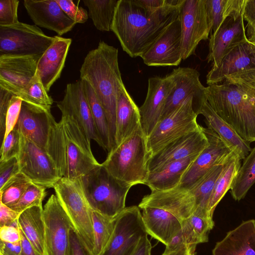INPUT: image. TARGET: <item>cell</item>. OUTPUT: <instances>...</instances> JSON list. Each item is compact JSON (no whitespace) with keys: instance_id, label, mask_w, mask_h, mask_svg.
I'll use <instances>...</instances> for the list:
<instances>
[{"instance_id":"obj_1","label":"cell","mask_w":255,"mask_h":255,"mask_svg":"<svg viewBox=\"0 0 255 255\" xmlns=\"http://www.w3.org/2000/svg\"><path fill=\"white\" fill-rule=\"evenodd\" d=\"M221 83L206 87L208 103L242 139L255 141V68L231 74Z\"/></svg>"},{"instance_id":"obj_2","label":"cell","mask_w":255,"mask_h":255,"mask_svg":"<svg viewBox=\"0 0 255 255\" xmlns=\"http://www.w3.org/2000/svg\"><path fill=\"white\" fill-rule=\"evenodd\" d=\"M180 8L151 13L137 0H119L111 31L130 57H140L166 26L178 17Z\"/></svg>"},{"instance_id":"obj_3","label":"cell","mask_w":255,"mask_h":255,"mask_svg":"<svg viewBox=\"0 0 255 255\" xmlns=\"http://www.w3.org/2000/svg\"><path fill=\"white\" fill-rule=\"evenodd\" d=\"M90 141L72 117L62 115L59 122L51 119L45 150L61 178H79L101 164L93 154Z\"/></svg>"},{"instance_id":"obj_4","label":"cell","mask_w":255,"mask_h":255,"mask_svg":"<svg viewBox=\"0 0 255 255\" xmlns=\"http://www.w3.org/2000/svg\"><path fill=\"white\" fill-rule=\"evenodd\" d=\"M80 79L92 87L102 105L115 145L117 101L125 87L118 62V49L104 41L86 56L80 70Z\"/></svg>"},{"instance_id":"obj_5","label":"cell","mask_w":255,"mask_h":255,"mask_svg":"<svg viewBox=\"0 0 255 255\" xmlns=\"http://www.w3.org/2000/svg\"><path fill=\"white\" fill-rule=\"evenodd\" d=\"M152 156L141 127L130 137L108 152L102 164L116 178L131 184H145Z\"/></svg>"},{"instance_id":"obj_6","label":"cell","mask_w":255,"mask_h":255,"mask_svg":"<svg viewBox=\"0 0 255 255\" xmlns=\"http://www.w3.org/2000/svg\"><path fill=\"white\" fill-rule=\"evenodd\" d=\"M79 179L92 210L114 219L125 209L127 195L133 186L113 176L102 164Z\"/></svg>"},{"instance_id":"obj_7","label":"cell","mask_w":255,"mask_h":255,"mask_svg":"<svg viewBox=\"0 0 255 255\" xmlns=\"http://www.w3.org/2000/svg\"><path fill=\"white\" fill-rule=\"evenodd\" d=\"M53 188L74 229L93 253L94 236L91 209L85 197L79 179L61 178Z\"/></svg>"},{"instance_id":"obj_8","label":"cell","mask_w":255,"mask_h":255,"mask_svg":"<svg viewBox=\"0 0 255 255\" xmlns=\"http://www.w3.org/2000/svg\"><path fill=\"white\" fill-rule=\"evenodd\" d=\"M55 39L35 25L19 21L0 25V56L42 55Z\"/></svg>"},{"instance_id":"obj_9","label":"cell","mask_w":255,"mask_h":255,"mask_svg":"<svg viewBox=\"0 0 255 255\" xmlns=\"http://www.w3.org/2000/svg\"><path fill=\"white\" fill-rule=\"evenodd\" d=\"M197 116L193 109L192 99L189 98L160 120L146 137L152 156L177 139L199 129L201 126L197 122Z\"/></svg>"},{"instance_id":"obj_10","label":"cell","mask_w":255,"mask_h":255,"mask_svg":"<svg viewBox=\"0 0 255 255\" xmlns=\"http://www.w3.org/2000/svg\"><path fill=\"white\" fill-rule=\"evenodd\" d=\"M17 158L20 172L34 184L46 188H54L61 178L54 162L46 150L21 133Z\"/></svg>"},{"instance_id":"obj_11","label":"cell","mask_w":255,"mask_h":255,"mask_svg":"<svg viewBox=\"0 0 255 255\" xmlns=\"http://www.w3.org/2000/svg\"><path fill=\"white\" fill-rule=\"evenodd\" d=\"M147 235L139 207H126L117 216L113 235L99 255H133Z\"/></svg>"},{"instance_id":"obj_12","label":"cell","mask_w":255,"mask_h":255,"mask_svg":"<svg viewBox=\"0 0 255 255\" xmlns=\"http://www.w3.org/2000/svg\"><path fill=\"white\" fill-rule=\"evenodd\" d=\"M181 27L182 60L195 53L199 43L211 32L205 0H185L179 14Z\"/></svg>"},{"instance_id":"obj_13","label":"cell","mask_w":255,"mask_h":255,"mask_svg":"<svg viewBox=\"0 0 255 255\" xmlns=\"http://www.w3.org/2000/svg\"><path fill=\"white\" fill-rule=\"evenodd\" d=\"M171 73L175 85L167 99L159 121L167 116L189 98L192 99L194 112L198 115H199L202 107L207 100L206 87L200 81L199 72L192 68L179 67L174 69Z\"/></svg>"},{"instance_id":"obj_14","label":"cell","mask_w":255,"mask_h":255,"mask_svg":"<svg viewBox=\"0 0 255 255\" xmlns=\"http://www.w3.org/2000/svg\"><path fill=\"white\" fill-rule=\"evenodd\" d=\"M43 214L47 255H69L70 233L73 227L56 195L49 198Z\"/></svg>"},{"instance_id":"obj_15","label":"cell","mask_w":255,"mask_h":255,"mask_svg":"<svg viewBox=\"0 0 255 255\" xmlns=\"http://www.w3.org/2000/svg\"><path fill=\"white\" fill-rule=\"evenodd\" d=\"M203 129L208 139L209 145L188 167L177 187L191 188L213 166L225 163L237 154L234 149L212 129L204 127Z\"/></svg>"},{"instance_id":"obj_16","label":"cell","mask_w":255,"mask_h":255,"mask_svg":"<svg viewBox=\"0 0 255 255\" xmlns=\"http://www.w3.org/2000/svg\"><path fill=\"white\" fill-rule=\"evenodd\" d=\"M42 55L0 56V88L21 98L36 74Z\"/></svg>"},{"instance_id":"obj_17","label":"cell","mask_w":255,"mask_h":255,"mask_svg":"<svg viewBox=\"0 0 255 255\" xmlns=\"http://www.w3.org/2000/svg\"><path fill=\"white\" fill-rule=\"evenodd\" d=\"M149 66H177L182 60L179 16L169 23L140 56Z\"/></svg>"},{"instance_id":"obj_18","label":"cell","mask_w":255,"mask_h":255,"mask_svg":"<svg viewBox=\"0 0 255 255\" xmlns=\"http://www.w3.org/2000/svg\"><path fill=\"white\" fill-rule=\"evenodd\" d=\"M175 85L171 73L164 77L155 76L148 79L146 96L139 108L140 126L146 137L159 122L167 99Z\"/></svg>"},{"instance_id":"obj_19","label":"cell","mask_w":255,"mask_h":255,"mask_svg":"<svg viewBox=\"0 0 255 255\" xmlns=\"http://www.w3.org/2000/svg\"><path fill=\"white\" fill-rule=\"evenodd\" d=\"M57 106L62 115L72 117L89 138L96 141L101 146L84 84L81 79L66 85L64 98L57 103Z\"/></svg>"},{"instance_id":"obj_20","label":"cell","mask_w":255,"mask_h":255,"mask_svg":"<svg viewBox=\"0 0 255 255\" xmlns=\"http://www.w3.org/2000/svg\"><path fill=\"white\" fill-rule=\"evenodd\" d=\"M209 145L203 127L170 143L151 157L149 172L157 170L175 160L199 154Z\"/></svg>"},{"instance_id":"obj_21","label":"cell","mask_w":255,"mask_h":255,"mask_svg":"<svg viewBox=\"0 0 255 255\" xmlns=\"http://www.w3.org/2000/svg\"><path fill=\"white\" fill-rule=\"evenodd\" d=\"M243 13L238 17H228L214 33L209 43L208 62H213L212 67L217 66L225 55L235 46L248 39Z\"/></svg>"},{"instance_id":"obj_22","label":"cell","mask_w":255,"mask_h":255,"mask_svg":"<svg viewBox=\"0 0 255 255\" xmlns=\"http://www.w3.org/2000/svg\"><path fill=\"white\" fill-rule=\"evenodd\" d=\"M51 107L35 105L22 101L15 127L20 133L45 149L51 119Z\"/></svg>"},{"instance_id":"obj_23","label":"cell","mask_w":255,"mask_h":255,"mask_svg":"<svg viewBox=\"0 0 255 255\" xmlns=\"http://www.w3.org/2000/svg\"><path fill=\"white\" fill-rule=\"evenodd\" d=\"M23 5L35 25L62 35L77 24L64 12L55 0H24Z\"/></svg>"},{"instance_id":"obj_24","label":"cell","mask_w":255,"mask_h":255,"mask_svg":"<svg viewBox=\"0 0 255 255\" xmlns=\"http://www.w3.org/2000/svg\"><path fill=\"white\" fill-rule=\"evenodd\" d=\"M255 68V44L249 39L232 48L206 76L208 85L218 84L234 73Z\"/></svg>"},{"instance_id":"obj_25","label":"cell","mask_w":255,"mask_h":255,"mask_svg":"<svg viewBox=\"0 0 255 255\" xmlns=\"http://www.w3.org/2000/svg\"><path fill=\"white\" fill-rule=\"evenodd\" d=\"M141 209L142 221L147 234L165 246L179 238L182 225L179 218L159 208L145 207Z\"/></svg>"},{"instance_id":"obj_26","label":"cell","mask_w":255,"mask_h":255,"mask_svg":"<svg viewBox=\"0 0 255 255\" xmlns=\"http://www.w3.org/2000/svg\"><path fill=\"white\" fill-rule=\"evenodd\" d=\"M72 41L71 38L56 36L55 41L38 61L36 72L47 92L61 76Z\"/></svg>"},{"instance_id":"obj_27","label":"cell","mask_w":255,"mask_h":255,"mask_svg":"<svg viewBox=\"0 0 255 255\" xmlns=\"http://www.w3.org/2000/svg\"><path fill=\"white\" fill-rule=\"evenodd\" d=\"M213 255H255V220L243 222L216 243Z\"/></svg>"},{"instance_id":"obj_28","label":"cell","mask_w":255,"mask_h":255,"mask_svg":"<svg viewBox=\"0 0 255 255\" xmlns=\"http://www.w3.org/2000/svg\"><path fill=\"white\" fill-rule=\"evenodd\" d=\"M140 127L139 108L125 86L118 98L114 147L125 141Z\"/></svg>"},{"instance_id":"obj_29","label":"cell","mask_w":255,"mask_h":255,"mask_svg":"<svg viewBox=\"0 0 255 255\" xmlns=\"http://www.w3.org/2000/svg\"><path fill=\"white\" fill-rule=\"evenodd\" d=\"M198 155L174 161L157 170L149 172L145 185L151 191L167 190L177 187L184 173Z\"/></svg>"},{"instance_id":"obj_30","label":"cell","mask_w":255,"mask_h":255,"mask_svg":"<svg viewBox=\"0 0 255 255\" xmlns=\"http://www.w3.org/2000/svg\"><path fill=\"white\" fill-rule=\"evenodd\" d=\"M200 114L205 117L207 128L214 131L230 145L241 160L246 158L252 150L251 142L242 139L229 125L214 112L208 102L202 107Z\"/></svg>"},{"instance_id":"obj_31","label":"cell","mask_w":255,"mask_h":255,"mask_svg":"<svg viewBox=\"0 0 255 255\" xmlns=\"http://www.w3.org/2000/svg\"><path fill=\"white\" fill-rule=\"evenodd\" d=\"M43 211L42 206L30 207L20 214L17 221L19 228L36 251L47 255Z\"/></svg>"},{"instance_id":"obj_32","label":"cell","mask_w":255,"mask_h":255,"mask_svg":"<svg viewBox=\"0 0 255 255\" xmlns=\"http://www.w3.org/2000/svg\"><path fill=\"white\" fill-rule=\"evenodd\" d=\"M182 230L178 239L187 244L197 245L208 242V235L215 224L207 210L199 208L188 218L181 220Z\"/></svg>"},{"instance_id":"obj_33","label":"cell","mask_w":255,"mask_h":255,"mask_svg":"<svg viewBox=\"0 0 255 255\" xmlns=\"http://www.w3.org/2000/svg\"><path fill=\"white\" fill-rule=\"evenodd\" d=\"M245 1L246 0H205L211 32H215L228 17L242 15Z\"/></svg>"},{"instance_id":"obj_34","label":"cell","mask_w":255,"mask_h":255,"mask_svg":"<svg viewBox=\"0 0 255 255\" xmlns=\"http://www.w3.org/2000/svg\"><path fill=\"white\" fill-rule=\"evenodd\" d=\"M241 159L234 154L224 165L211 194L207 210L213 216L214 210L227 191L231 189L241 167Z\"/></svg>"},{"instance_id":"obj_35","label":"cell","mask_w":255,"mask_h":255,"mask_svg":"<svg viewBox=\"0 0 255 255\" xmlns=\"http://www.w3.org/2000/svg\"><path fill=\"white\" fill-rule=\"evenodd\" d=\"M95 125L101 142V147L109 152L114 147L105 111L92 87L82 80Z\"/></svg>"},{"instance_id":"obj_36","label":"cell","mask_w":255,"mask_h":255,"mask_svg":"<svg viewBox=\"0 0 255 255\" xmlns=\"http://www.w3.org/2000/svg\"><path fill=\"white\" fill-rule=\"evenodd\" d=\"M119 0H83L95 27L101 31L111 30Z\"/></svg>"},{"instance_id":"obj_37","label":"cell","mask_w":255,"mask_h":255,"mask_svg":"<svg viewBox=\"0 0 255 255\" xmlns=\"http://www.w3.org/2000/svg\"><path fill=\"white\" fill-rule=\"evenodd\" d=\"M255 183V146L244 159L232 185L231 194L237 201L244 198Z\"/></svg>"},{"instance_id":"obj_38","label":"cell","mask_w":255,"mask_h":255,"mask_svg":"<svg viewBox=\"0 0 255 255\" xmlns=\"http://www.w3.org/2000/svg\"><path fill=\"white\" fill-rule=\"evenodd\" d=\"M94 236V255H99L111 239L115 228L117 217L110 218L91 210Z\"/></svg>"},{"instance_id":"obj_39","label":"cell","mask_w":255,"mask_h":255,"mask_svg":"<svg viewBox=\"0 0 255 255\" xmlns=\"http://www.w3.org/2000/svg\"><path fill=\"white\" fill-rule=\"evenodd\" d=\"M224 164L213 166L191 187L194 188L196 192L201 208L207 210L211 194L223 170Z\"/></svg>"},{"instance_id":"obj_40","label":"cell","mask_w":255,"mask_h":255,"mask_svg":"<svg viewBox=\"0 0 255 255\" xmlns=\"http://www.w3.org/2000/svg\"><path fill=\"white\" fill-rule=\"evenodd\" d=\"M32 183L23 174L19 173L0 189V201L10 207L17 203L27 188Z\"/></svg>"},{"instance_id":"obj_41","label":"cell","mask_w":255,"mask_h":255,"mask_svg":"<svg viewBox=\"0 0 255 255\" xmlns=\"http://www.w3.org/2000/svg\"><path fill=\"white\" fill-rule=\"evenodd\" d=\"M21 99L25 102L41 106L51 107L53 103L52 98L45 89L37 72Z\"/></svg>"},{"instance_id":"obj_42","label":"cell","mask_w":255,"mask_h":255,"mask_svg":"<svg viewBox=\"0 0 255 255\" xmlns=\"http://www.w3.org/2000/svg\"><path fill=\"white\" fill-rule=\"evenodd\" d=\"M46 189L43 186L31 184L17 203L9 207L21 213L33 206H42V201L47 194Z\"/></svg>"},{"instance_id":"obj_43","label":"cell","mask_w":255,"mask_h":255,"mask_svg":"<svg viewBox=\"0 0 255 255\" xmlns=\"http://www.w3.org/2000/svg\"><path fill=\"white\" fill-rule=\"evenodd\" d=\"M20 144V133L15 127L3 139L0 147V162L17 157Z\"/></svg>"},{"instance_id":"obj_44","label":"cell","mask_w":255,"mask_h":255,"mask_svg":"<svg viewBox=\"0 0 255 255\" xmlns=\"http://www.w3.org/2000/svg\"><path fill=\"white\" fill-rule=\"evenodd\" d=\"M18 0H0V25H10L19 22L17 9Z\"/></svg>"},{"instance_id":"obj_45","label":"cell","mask_w":255,"mask_h":255,"mask_svg":"<svg viewBox=\"0 0 255 255\" xmlns=\"http://www.w3.org/2000/svg\"><path fill=\"white\" fill-rule=\"evenodd\" d=\"M66 14L76 23H84L89 17L87 10L72 0H55Z\"/></svg>"},{"instance_id":"obj_46","label":"cell","mask_w":255,"mask_h":255,"mask_svg":"<svg viewBox=\"0 0 255 255\" xmlns=\"http://www.w3.org/2000/svg\"><path fill=\"white\" fill-rule=\"evenodd\" d=\"M22 103V100L20 97L14 95L12 97L6 115L3 139L16 126L19 118Z\"/></svg>"},{"instance_id":"obj_47","label":"cell","mask_w":255,"mask_h":255,"mask_svg":"<svg viewBox=\"0 0 255 255\" xmlns=\"http://www.w3.org/2000/svg\"><path fill=\"white\" fill-rule=\"evenodd\" d=\"M20 172L17 158L14 157L0 162V189Z\"/></svg>"},{"instance_id":"obj_48","label":"cell","mask_w":255,"mask_h":255,"mask_svg":"<svg viewBox=\"0 0 255 255\" xmlns=\"http://www.w3.org/2000/svg\"><path fill=\"white\" fill-rule=\"evenodd\" d=\"M196 246L187 244L177 238L172 244L166 246L161 255H196Z\"/></svg>"},{"instance_id":"obj_49","label":"cell","mask_w":255,"mask_h":255,"mask_svg":"<svg viewBox=\"0 0 255 255\" xmlns=\"http://www.w3.org/2000/svg\"><path fill=\"white\" fill-rule=\"evenodd\" d=\"M13 96L10 93L0 88V133L1 144L5 133V118L10 101Z\"/></svg>"},{"instance_id":"obj_50","label":"cell","mask_w":255,"mask_h":255,"mask_svg":"<svg viewBox=\"0 0 255 255\" xmlns=\"http://www.w3.org/2000/svg\"><path fill=\"white\" fill-rule=\"evenodd\" d=\"M70 243L69 255H94L74 228L70 231Z\"/></svg>"},{"instance_id":"obj_51","label":"cell","mask_w":255,"mask_h":255,"mask_svg":"<svg viewBox=\"0 0 255 255\" xmlns=\"http://www.w3.org/2000/svg\"><path fill=\"white\" fill-rule=\"evenodd\" d=\"M0 241L11 243L21 241V236L17 220L10 225L0 227Z\"/></svg>"},{"instance_id":"obj_52","label":"cell","mask_w":255,"mask_h":255,"mask_svg":"<svg viewBox=\"0 0 255 255\" xmlns=\"http://www.w3.org/2000/svg\"><path fill=\"white\" fill-rule=\"evenodd\" d=\"M20 214L0 201V227L11 225Z\"/></svg>"},{"instance_id":"obj_53","label":"cell","mask_w":255,"mask_h":255,"mask_svg":"<svg viewBox=\"0 0 255 255\" xmlns=\"http://www.w3.org/2000/svg\"><path fill=\"white\" fill-rule=\"evenodd\" d=\"M243 16L248 23L249 34L255 30V0H246Z\"/></svg>"},{"instance_id":"obj_54","label":"cell","mask_w":255,"mask_h":255,"mask_svg":"<svg viewBox=\"0 0 255 255\" xmlns=\"http://www.w3.org/2000/svg\"><path fill=\"white\" fill-rule=\"evenodd\" d=\"M21 250V241L11 243L0 241V255H20Z\"/></svg>"},{"instance_id":"obj_55","label":"cell","mask_w":255,"mask_h":255,"mask_svg":"<svg viewBox=\"0 0 255 255\" xmlns=\"http://www.w3.org/2000/svg\"><path fill=\"white\" fill-rule=\"evenodd\" d=\"M152 246L147 236L141 239L133 255H151Z\"/></svg>"},{"instance_id":"obj_56","label":"cell","mask_w":255,"mask_h":255,"mask_svg":"<svg viewBox=\"0 0 255 255\" xmlns=\"http://www.w3.org/2000/svg\"><path fill=\"white\" fill-rule=\"evenodd\" d=\"M20 229V228H19ZM22 250L20 255H41L34 248L22 231L20 229Z\"/></svg>"},{"instance_id":"obj_57","label":"cell","mask_w":255,"mask_h":255,"mask_svg":"<svg viewBox=\"0 0 255 255\" xmlns=\"http://www.w3.org/2000/svg\"><path fill=\"white\" fill-rule=\"evenodd\" d=\"M248 39L252 43L255 44V30L248 34Z\"/></svg>"}]
</instances>
